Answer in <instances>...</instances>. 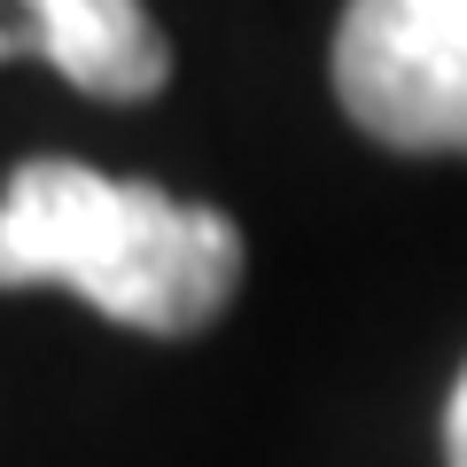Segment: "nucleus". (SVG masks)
I'll return each mask as SVG.
<instances>
[{
  "label": "nucleus",
  "instance_id": "nucleus-2",
  "mask_svg": "<svg viewBox=\"0 0 467 467\" xmlns=\"http://www.w3.org/2000/svg\"><path fill=\"white\" fill-rule=\"evenodd\" d=\"M335 94L382 149L467 156V0H350Z\"/></svg>",
  "mask_w": 467,
  "mask_h": 467
},
{
  "label": "nucleus",
  "instance_id": "nucleus-5",
  "mask_svg": "<svg viewBox=\"0 0 467 467\" xmlns=\"http://www.w3.org/2000/svg\"><path fill=\"white\" fill-rule=\"evenodd\" d=\"M8 55H32V32H24V24H0V63H8Z\"/></svg>",
  "mask_w": 467,
  "mask_h": 467
},
{
  "label": "nucleus",
  "instance_id": "nucleus-1",
  "mask_svg": "<svg viewBox=\"0 0 467 467\" xmlns=\"http://www.w3.org/2000/svg\"><path fill=\"white\" fill-rule=\"evenodd\" d=\"M0 288H70L140 335H195L242 288V226L149 180L32 156L0 187Z\"/></svg>",
  "mask_w": 467,
  "mask_h": 467
},
{
  "label": "nucleus",
  "instance_id": "nucleus-3",
  "mask_svg": "<svg viewBox=\"0 0 467 467\" xmlns=\"http://www.w3.org/2000/svg\"><path fill=\"white\" fill-rule=\"evenodd\" d=\"M16 8L32 32V55L78 94L140 101L171 78V47L140 0H16Z\"/></svg>",
  "mask_w": 467,
  "mask_h": 467
},
{
  "label": "nucleus",
  "instance_id": "nucleus-4",
  "mask_svg": "<svg viewBox=\"0 0 467 467\" xmlns=\"http://www.w3.org/2000/svg\"><path fill=\"white\" fill-rule=\"evenodd\" d=\"M444 460H451V467H467V367H460V382H451V405H444Z\"/></svg>",
  "mask_w": 467,
  "mask_h": 467
}]
</instances>
